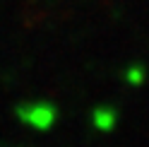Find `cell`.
<instances>
[{
    "label": "cell",
    "instance_id": "obj_1",
    "mask_svg": "<svg viewBox=\"0 0 149 147\" xmlns=\"http://www.w3.org/2000/svg\"><path fill=\"white\" fill-rule=\"evenodd\" d=\"M17 116L34 128H48L55 121V108L51 104H22L17 108Z\"/></svg>",
    "mask_w": 149,
    "mask_h": 147
}]
</instances>
